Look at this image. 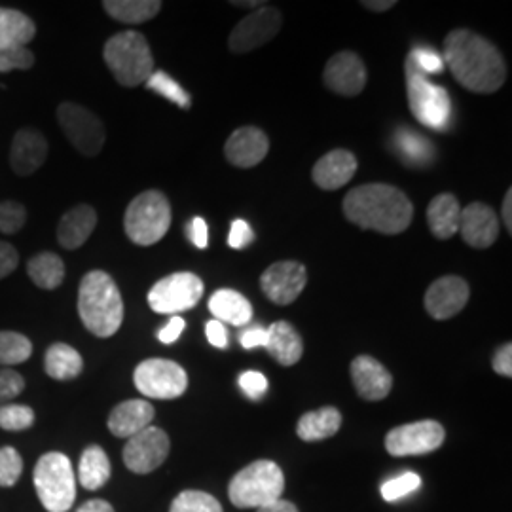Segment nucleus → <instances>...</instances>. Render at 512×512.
<instances>
[{"label":"nucleus","instance_id":"obj_1","mask_svg":"<svg viewBox=\"0 0 512 512\" xmlns=\"http://www.w3.org/2000/svg\"><path fill=\"white\" fill-rule=\"evenodd\" d=\"M444 65L459 84L475 93H495L507 80L501 52L490 40L467 29H456L444 38Z\"/></svg>","mask_w":512,"mask_h":512},{"label":"nucleus","instance_id":"obj_2","mask_svg":"<svg viewBox=\"0 0 512 512\" xmlns=\"http://www.w3.org/2000/svg\"><path fill=\"white\" fill-rule=\"evenodd\" d=\"M344 215L363 230L395 236L410 226L414 205L391 184H363L344 198Z\"/></svg>","mask_w":512,"mask_h":512},{"label":"nucleus","instance_id":"obj_3","mask_svg":"<svg viewBox=\"0 0 512 512\" xmlns=\"http://www.w3.org/2000/svg\"><path fill=\"white\" fill-rule=\"evenodd\" d=\"M78 315L97 338L114 336L124 321V300L116 281L103 270L82 277L78 289Z\"/></svg>","mask_w":512,"mask_h":512},{"label":"nucleus","instance_id":"obj_4","mask_svg":"<svg viewBox=\"0 0 512 512\" xmlns=\"http://www.w3.org/2000/svg\"><path fill=\"white\" fill-rule=\"evenodd\" d=\"M103 57L116 82L124 88H137L145 84L150 74L154 73L150 44L137 31H124L109 38Z\"/></svg>","mask_w":512,"mask_h":512},{"label":"nucleus","instance_id":"obj_5","mask_svg":"<svg viewBox=\"0 0 512 512\" xmlns=\"http://www.w3.org/2000/svg\"><path fill=\"white\" fill-rule=\"evenodd\" d=\"M283 490V471L274 461L262 459L247 465L230 480L228 497L238 509H260L281 499Z\"/></svg>","mask_w":512,"mask_h":512},{"label":"nucleus","instance_id":"obj_6","mask_svg":"<svg viewBox=\"0 0 512 512\" xmlns=\"http://www.w3.org/2000/svg\"><path fill=\"white\" fill-rule=\"evenodd\" d=\"M169 226L171 205L160 190H147L133 198L124 215L126 236L141 247L162 241Z\"/></svg>","mask_w":512,"mask_h":512},{"label":"nucleus","instance_id":"obj_7","mask_svg":"<svg viewBox=\"0 0 512 512\" xmlns=\"http://www.w3.org/2000/svg\"><path fill=\"white\" fill-rule=\"evenodd\" d=\"M35 488L46 511H71L76 499V478L71 459L61 452L44 454L35 467Z\"/></svg>","mask_w":512,"mask_h":512},{"label":"nucleus","instance_id":"obj_8","mask_svg":"<svg viewBox=\"0 0 512 512\" xmlns=\"http://www.w3.org/2000/svg\"><path fill=\"white\" fill-rule=\"evenodd\" d=\"M406 92L410 110L421 126L435 131L448 128L452 116L450 95L421 73L410 57L406 59Z\"/></svg>","mask_w":512,"mask_h":512},{"label":"nucleus","instance_id":"obj_9","mask_svg":"<svg viewBox=\"0 0 512 512\" xmlns=\"http://www.w3.org/2000/svg\"><path fill=\"white\" fill-rule=\"evenodd\" d=\"M133 382L148 399L171 401L184 395L188 387V374L175 361L147 359L135 368Z\"/></svg>","mask_w":512,"mask_h":512},{"label":"nucleus","instance_id":"obj_10","mask_svg":"<svg viewBox=\"0 0 512 512\" xmlns=\"http://www.w3.org/2000/svg\"><path fill=\"white\" fill-rule=\"evenodd\" d=\"M57 122L71 145L84 156H97L105 147L107 129L92 110L71 101L61 103L57 107Z\"/></svg>","mask_w":512,"mask_h":512},{"label":"nucleus","instance_id":"obj_11","mask_svg":"<svg viewBox=\"0 0 512 512\" xmlns=\"http://www.w3.org/2000/svg\"><path fill=\"white\" fill-rule=\"evenodd\" d=\"M203 296L202 279L190 272H177L160 279L148 291V306L162 315H177L192 310Z\"/></svg>","mask_w":512,"mask_h":512},{"label":"nucleus","instance_id":"obj_12","mask_svg":"<svg viewBox=\"0 0 512 512\" xmlns=\"http://www.w3.org/2000/svg\"><path fill=\"white\" fill-rule=\"evenodd\" d=\"M446 439L439 421L423 420L395 427L385 437V450L393 458L425 456L439 450Z\"/></svg>","mask_w":512,"mask_h":512},{"label":"nucleus","instance_id":"obj_13","mask_svg":"<svg viewBox=\"0 0 512 512\" xmlns=\"http://www.w3.org/2000/svg\"><path fill=\"white\" fill-rule=\"evenodd\" d=\"M283 27V16L277 8H258L247 18L241 19L228 38V48L234 54H247L268 44Z\"/></svg>","mask_w":512,"mask_h":512},{"label":"nucleus","instance_id":"obj_14","mask_svg":"<svg viewBox=\"0 0 512 512\" xmlns=\"http://www.w3.org/2000/svg\"><path fill=\"white\" fill-rule=\"evenodd\" d=\"M169 448L171 442L164 429L150 425L145 431L128 439L124 448V463L131 473L148 475L164 463L169 456Z\"/></svg>","mask_w":512,"mask_h":512},{"label":"nucleus","instance_id":"obj_15","mask_svg":"<svg viewBox=\"0 0 512 512\" xmlns=\"http://www.w3.org/2000/svg\"><path fill=\"white\" fill-rule=\"evenodd\" d=\"M308 283V270L300 262L283 260L268 266L260 277V289L277 306H289L302 294Z\"/></svg>","mask_w":512,"mask_h":512},{"label":"nucleus","instance_id":"obj_16","mask_svg":"<svg viewBox=\"0 0 512 512\" xmlns=\"http://www.w3.org/2000/svg\"><path fill=\"white\" fill-rule=\"evenodd\" d=\"M469 285L458 275H446L437 279L425 293V310L437 319L446 321L456 317L469 302Z\"/></svg>","mask_w":512,"mask_h":512},{"label":"nucleus","instance_id":"obj_17","mask_svg":"<svg viewBox=\"0 0 512 512\" xmlns=\"http://www.w3.org/2000/svg\"><path fill=\"white\" fill-rule=\"evenodd\" d=\"M325 86L338 95L355 97L365 90L366 69L363 59L353 52L332 55L323 73Z\"/></svg>","mask_w":512,"mask_h":512},{"label":"nucleus","instance_id":"obj_18","mask_svg":"<svg viewBox=\"0 0 512 512\" xmlns=\"http://www.w3.org/2000/svg\"><path fill=\"white\" fill-rule=\"evenodd\" d=\"M458 232L467 245L475 249H488L499 238V220L490 205L471 203L461 209Z\"/></svg>","mask_w":512,"mask_h":512},{"label":"nucleus","instance_id":"obj_19","mask_svg":"<svg viewBox=\"0 0 512 512\" xmlns=\"http://www.w3.org/2000/svg\"><path fill=\"white\" fill-rule=\"evenodd\" d=\"M351 382L355 385V391L361 399L376 403L384 401L391 393L393 376L380 361H376L370 355H359L351 363Z\"/></svg>","mask_w":512,"mask_h":512},{"label":"nucleus","instance_id":"obj_20","mask_svg":"<svg viewBox=\"0 0 512 512\" xmlns=\"http://www.w3.org/2000/svg\"><path fill=\"white\" fill-rule=\"evenodd\" d=\"M48 141L35 128H21L16 131L10 147V167L16 175L27 177L38 171L48 158Z\"/></svg>","mask_w":512,"mask_h":512},{"label":"nucleus","instance_id":"obj_21","mask_svg":"<svg viewBox=\"0 0 512 512\" xmlns=\"http://www.w3.org/2000/svg\"><path fill=\"white\" fill-rule=\"evenodd\" d=\"M268 150H270L268 135L255 126L236 129L224 145L226 160L241 169H251L255 165L262 164V160L268 156Z\"/></svg>","mask_w":512,"mask_h":512},{"label":"nucleus","instance_id":"obj_22","mask_svg":"<svg viewBox=\"0 0 512 512\" xmlns=\"http://www.w3.org/2000/svg\"><path fill=\"white\" fill-rule=\"evenodd\" d=\"M357 173V158L344 148L330 150L313 165L311 177L321 190H338L353 179Z\"/></svg>","mask_w":512,"mask_h":512},{"label":"nucleus","instance_id":"obj_23","mask_svg":"<svg viewBox=\"0 0 512 512\" xmlns=\"http://www.w3.org/2000/svg\"><path fill=\"white\" fill-rule=\"evenodd\" d=\"M154 416H156V410L152 404L141 401V399H131V401H124V403L114 406L107 425L114 437L131 439L137 433L150 427Z\"/></svg>","mask_w":512,"mask_h":512},{"label":"nucleus","instance_id":"obj_24","mask_svg":"<svg viewBox=\"0 0 512 512\" xmlns=\"http://www.w3.org/2000/svg\"><path fill=\"white\" fill-rule=\"evenodd\" d=\"M97 226V213L92 205L80 203L69 209L57 224V243L67 249L74 251L80 249Z\"/></svg>","mask_w":512,"mask_h":512},{"label":"nucleus","instance_id":"obj_25","mask_svg":"<svg viewBox=\"0 0 512 512\" xmlns=\"http://www.w3.org/2000/svg\"><path fill=\"white\" fill-rule=\"evenodd\" d=\"M266 349L279 365L293 366L302 359L304 342L291 323L277 321L268 329Z\"/></svg>","mask_w":512,"mask_h":512},{"label":"nucleus","instance_id":"obj_26","mask_svg":"<svg viewBox=\"0 0 512 512\" xmlns=\"http://www.w3.org/2000/svg\"><path fill=\"white\" fill-rule=\"evenodd\" d=\"M209 311L215 315V321L234 327H243L253 319L251 302L232 289H220L213 294L209 298Z\"/></svg>","mask_w":512,"mask_h":512},{"label":"nucleus","instance_id":"obj_27","mask_svg":"<svg viewBox=\"0 0 512 512\" xmlns=\"http://www.w3.org/2000/svg\"><path fill=\"white\" fill-rule=\"evenodd\" d=\"M461 207L454 194H439L427 207V224L437 239H450L458 234Z\"/></svg>","mask_w":512,"mask_h":512},{"label":"nucleus","instance_id":"obj_28","mask_svg":"<svg viewBox=\"0 0 512 512\" xmlns=\"http://www.w3.org/2000/svg\"><path fill=\"white\" fill-rule=\"evenodd\" d=\"M37 35L35 21L14 8H0V50L27 48Z\"/></svg>","mask_w":512,"mask_h":512},{"label":"nucleus","instance_id":"obj_29","mask_svg":"<svg viewBox=\"0 0 512 512\" xmlns=\"http://www.w3.org/2000/svg\"><path fill=\"white\" fill-rule=\"evenodd\" d=\"M342 427V414L334 406H325L321 410L304 414L298 425L296 435L306 442L330 439L334 437Z\"/></svg>","mask_w":512,"mask_h":512},{"label":"nucleus","instance_id":"obj_30","mask_svg":"<svg viewBox=\"0 0 512 512\" xmlns=\"http://www.w3.org/2000/svg\"><path fill=\"white\" fill-rule=\"evenodd\" d=\"M44 370L50 378H54L57 382H69L82 374L84 359L69 344L57 342V344H52L44 355Z\"/></svg>","mask_w":512,"mask_h":512},{"label":"nucleus","instance_id":"obj_31","mask_svg":"<svg viewBox=\"0 0 512 512\" xmlns=\"http://www.w3.org/2000/svg\"><path fill=\"white\" fill-rule=\"evenodd\" d=\"M27 275L38 289L54 291L65 281V262L50 251L38 253L27 262Z\"/></svg>","mask_w":512,"mask_h":512},{"label":"nucleus","instance_id":"obj_32","mask_svg":"<svg viewBox=\"0 0 512 512\" xmlns=\"http://www.w3.org/2000/svg\"><path fill=\"white\" fill-rule=\"evenodd\" d=\"M110 478V459L101 446H88L80 458L78 480L80 484L95 492L103 488Z\"/></svg>","mask_w":512,"mask_h":512},{"label":"nucleus","instance_id":"obj_33","mask_svg":"<svg viewBox=\"0 0 512 512\" xmlns=\"http://www.w3.org/2000/svg\"><path fill=\"white\" fill-rule=\"evenodd\" d=\"M103 8L110 18L120 23L137 25V23H145L156 18L162 10V2L160 0H105Z\"/></svg>","mask_w":512,"mask_h":512},{"label":"nucleus","instance_id":"obj_34","mask_svg":"<svg viewBox=\"0 0 512 512\" xmlns=\"http://www.w3.org/2000/svg\"><path fill=\"white\" fill-rule=\"evenodd\" d=\"M33 355V344L25 334L14 330H0V366L25 363Z\"/></svg>","mask_w":512,"mask_h":512},{"label":"nucleus","instance_id":"obj_35","mask_svg":"<svg viewBox=\"0 0 512 512\" xmlns=\"http://www.w3.org/2000/svg\"><path fill=\"white\" fill-rule=\"evenodd\" d=\"M397 150L401 152L406 162L414 165H423L431 162L433 158V147L427 139H423L418 133H412L408 129H401L395 135Z\"/></svg>","mask_w":512,"mask_h":512},{"label":"nucleus","instance_id":"obj_36","mask_svg":"<svg viewBox=\"0 0 512 512\" xmlns=\"http://www.w3.org/2000/svg\"><path fill=\"white\" fill-rule=\"evenodd\" d=\"M145 86H147L148 90H152V92L164 95L165 99L173 101L181 109H190L192 107L190 95L186 93V90H183V86L179 82H175L164 71H154V73L150 74V78L145 82Z\"/></svg>","mask_w":512,"mask_h":512},{"label":"nucleus","instance_id":"obj_37","mask_svg":"<svg viewBox=\"0 0 512 512\" xmlns=\"http://www.w3.org/2000/svg\"><path fill=\"white\" fill-rule=\"evenodd\" d=\"M35 425V410L25 404H2L0 406V429L4 431H27Z\"/></svg>","mask_w":512,"mask_h":512},{"label":"nucleus","instance_id":"obj_38","mask_svg":"<svg viewBox=\"0 0 512 512\" xmlns=\"http://www.w3.org/2000/svg\"><path fill=\"white\" fill-rule=\"evenodd\" d=\"M169 512H222V507L213 495L186 490L175 497Z\"/></svg>","mask_w":512,"mask_h":512},{"label":"nucleus","instance_id":"obj_39","mask_svg":"<svg viewBox=\"0 0 512 512\" xmlns=\"http://www.w3.org/2000/svg\"><path fill=\"white\" fill-rule=\"evenodd\" d=\"M23 473V459L12 446L0 448V488L16 486Z\"/></svg>","mask_w":512,"mask_h":512},{"label":"nucleus","instance_id":"obj_40","mask_svg":"<svg viewBox=\"0 0 512 512\" xmlns=\"http://www.w3.org/2000/svg\"><path fill=\"white\" fill-rule=\"evenodd\" d=\"M27 222V209L19 202H0V232L2 234H18Z\"/></svg>","mask_w":512,"mask_h":512},{"label":"nucleus","instance_id":"obj_41","mask_svg":"<svg viewBox=\"0 0 512 512\" xmlns=\"http://www.w3.org/2000/svg\"><path fill=\"white\" fill-rule=\"evenodd\" d=\"M420 484V476L416 473H404V475L391 478V480L385 482L382 486V497L389 503L399 501V499H403L404 495L416 492L420 488Z\"/></svg>","mask_w":512,"mask_h":512},{"label":"nucleus","instance_id":"obj_42","mask_svg":"<svg viewBox=\"0 0 512 512\" xmlns=\"http://www.w3.org/2000/svg\"><path fill=\"white\" fill-rule=\"evenodd\" d=\"M35 65V54L29 48L0 50V73L29 71Z\"/></svg>","mask_w":512,"mask_h":512},{"label":"nucleus","instance_id":"obj_43","mask_svg":"<svg viewBox=\"0 0 512 512\" xmlns=\"http://www.w3.org/2000/svg\"><path fill=\"white\" fill-rule=\"evenodd\" d=\"M25 389L23 376L12 368H0V406L14 401Z\"/></svg>","mask_w":512,"mask_h":512},{"label":"nucleus","instance_id":"obj_44","mask_svg":"<svg viewBox=\"0 0 512 512\" xmlns=\"http://www.w3.org/2000/svg\"><path fill=\"white\" fill-rule=\"evenodd\" d=\"M408 57L412 59V63H414L425 76H427V74L442 73L444 67H446V65H444V59H442L437 52L427 50V48H414Z\"/></svg>","mask_w":512,"mask_h":512},{"label":"nucleus","instance_id":"obj_45","mask_svg":"<svg viewBox=\"0 0 512 512\" xmlns=\"http://www.w3.org/2000/svg\"><path fill=\"white\" fill-rule=\"evenodd\" d=\"M239 387L251 401H260L268 391V380L256 370H247L239 376Z\"/></svg>","mask_w":512,"mask_h":512},{"label":"nucleus","instance_id":"obj_46","mask_svg":"<svg viewBox=\"0 0 512 512\" xmlns=\"http://www.w3.org/2000/svg\"><path fill=\"white\" fill-rule=\"evenodd\" d=\"M253 239H255V232H253V228L249 226V222L247 220H234L232 222V228H230V236H228V245L232 247V249H245L247 245H251L253 243Z\"/></svg>","mask_w":512,"mask_h":512},{"label":"nucleus","instance_id":"obj_47","mask_svg":"<svg viewBox=\"0 0 512 512\" xmlns=\"http://www.w3.org/2000/svg\"><path fill=\"white\" fill-rule=\"evenodd\" d=\"M19 264L18 249L6 241H0V279L16 272Z\"/></svg>","mask_w":512,"mask_h":512},{"label":"nucleus","instance_id":"obj_48","mask_svg":"<svg viewBox=\"0 0 512 512\" xmlns=\"http://www.w3.org/2000/svg\"><path fill=\"white\" fill-rule=\"evenodd\" d=\"M184 327H186V323H184L183 317L173 315V317L169 319V323L165 325L164 329L158 332V340H160L162 344H165V346L175 344V342L181 338Z\"/></svg>","mask_w":512,"mask_h":512},{"label":"nucleus","instance_id":"obj_49","mask_svg":"<svg viewBox=\"0 0 512 512\" xmlns=\"http://www.w3.org/2000/svg\"><path fill=\"white\" fill-rule=\"evenodd\" d=\"M186 232H188L190 241H192L198 249H207V245H209V230H207V222H205L202 217L192 219V222H190L188 228H186Z\"/></svg>","mask_w":512,"mask_h":512},{"label":"nucleus","instance_id":"obj_50","mask_svg":"<svg viewBox=\"0 0 512 512\" xmlns=\"http://www.w3.org/2000/svg\"><path fill=\"white\" fill-rule=\"evenodd\" d=\"M494 370L499 376L511 378L512 376V346L505 344L495 351L494 355Z\"/></svg>","mask_w":512,"mask_h":512},{"label":"nucleus","instance_id":"obj_51","mask_svg":"<svg viewBox=\"0 0 512 512\" xmlns=\"http://www.w3.org/2000/svg\"><path fill=\"white\" fill-rule=\"evenodd\" d=\"M268 344V329L253 327L241 334V346L245 349L266 348Z\"/></svg>","mask_w":512,"mask_h":512},{"label":"nucleus","instance_id":"obj_52","mask_svg":"<svg viewBox=\"0 0 512 512\" xmlns=\"http://www.w3.org/2000/svg\"><path fill=\"white\" fill-rule=\"evenodd\" d=\"M205 334H207V340H209V344L211 346H215V348L226 349L228 348V334H226V329H224V325L219 323V321H209L207 325H205Z\"/></svg>","mask_w":512,"mask_h":512},{"label":"nucleus","instance_id":"obj_53","mask_svg":"<svg viewBox=\"0 0 512 512\" xmlns=\"http://www.w3.org/2000/svg\"><path fill=\"white\" fill-rule=\"evenodd\" d=\"M76 512H114V509H112V505H110L109 501L92 499V501L84 503Z\"/></svg>","mask_w":512,"mask_h":512},{"label":"nucleus","instance_id":"obj_54","mask_svg":"<svg viewBox=\"0 0 512 512\" xmlns=\"http://www.w3.org/2000/svg\"><path fill=\"white\" fill-rule=\"evenodd\" d=\"M361 4L365 6L366 10H370V12H387V10H391V8L397 6L395 0H365V2H361Z\"/></svg>","mask_w":512,"mask_h":512},{"label":"nucleus","instance_id":"obj_55","mask_svg":"<svg viewBox=\"0 0 512 512\" xmlns=\"http://www.w3.org/2000/svg\"><path fill=\"white\" fill-rule=\"evenodd\" d=\"M256 512H298V509L294 507L291 501L277 499V501L270 503V505H266V507H260Z\"/></svg>","mask_w":512,"mask_h":512},{"label":"nucleus","instance_id":"obj_56","mask_svg":"<svg viewBox=\"0 0 512 512\" xmlns=\"http://www.w3.org/2000/svg\"><path fill=\"white\" fill-rule=\"evenodd\" d=\"M512 188L507 190V194H505V200H503V209H501V213H503V220H505V226H507V230L512 232Z\"/></svg>","mask_w":512,"mask_h":512},{"label":"nucleus","instance_id":"obj_57","mask_svg":"<svg viewBox=\"0 0 512 512\" xmlns=\"http://www.w3.org/2000/svg\"><path fill=\"white\" fill-rule=\"evenodd\" d=\"M232 6H238V8H258V6H262V2L260 0H234L232 2Z\"/></svg>","mask_w":512,"mask_h":512}]
</instances>
